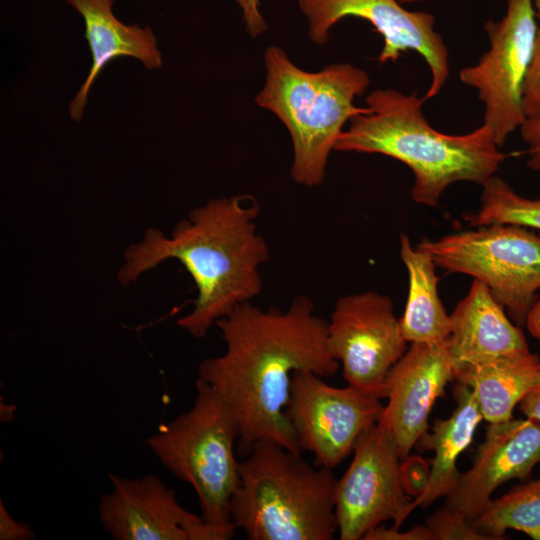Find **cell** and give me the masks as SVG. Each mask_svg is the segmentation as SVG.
I'll use <instances>...</instances> for the list:
<instances>
[{"instance_id":"cell-1","label":"cell","mask_w":540,"mask_h":540,"mask_svg":"<svg viewBox=\"0 0 540 540\" xmlns=\"http://www.w3.org/2000/svg\"><path fill=\"white\" fill-rule=\"evenodd\" d=\"M313 301L295 297L286 310L243 303L217 321L225 343L220 356L202 360L197 379L223 398L237 421V454L246 457L261 440L301 454L286 417L292 375L310 371L323 378L340 368L328 345V320Z\"/></svg>"},{"instance_id":"cell-2","label":"cell","mask_w":540,"mask_h":540,"mask_svg":"<svg viewBox=\"0 0 540 540\" xmlns=\"http://www.w3.org/2000/svg\"><path fill=\"white\" fill-rule=\"evenodd\" d=\"M259 212L250 195L214 198L194 208L170 235L149 228L140 242L125 250L118 280L128 285L169 259L179 261L197 296L193 309L177 324L202 338L218 320L262 291L260 267L270 251L257 231Z\"/></svg>"},{"instance_id":"cell-3","label":"cell","mask_w":540,"mask_h":540,"mask_svg":"<svg viewBox=\"0 0 540 540\" xmlns=\"http://www.w3.org/2000/svg\"><path fill=\"white\" fill-rule=\"evenodd\" d=\"M425 101L417 91H372L366 97L370 111L351 118L334 150L382 154L404 163L414 176L413 200L435 207L454 183L483 185L495 175L506 154L485 123L466 134L437 131L423 114Z\"/></svg>"},{"instance_id":"cell-4","label":"cell","mask_w":540,"mask_h":540,"mask_svg":"<svg viewBox=\"0 0 540 540\" xmlns=\"http://www.w3.org/2000/svg\"><path fill=\"white\" fill-rule=\"evenodd\" d=\"M263 88L255 103L271 111L288 130L293 146L292 180L306 187L320 185L328 158L343 126L370 109L354 105L370 85L368 73L349 63H334L308 72L278 46L264 53Z\"/></svg>"},{"instance_id":"cell-5","label":"cell","mask_w":540,"mask_h":540,"mask_svg":"<svg viewBox=\"0 0 540 540\" xmlns=\"http://www.w3.org/2000/svg\"><path fill=\"white\" fill-rule=\"evenodd\" d=\"M239 462L230 517L249 540H332L338 533L332 469L261 440Z\"/></svg>"},{"instance_id":"cell-6","label":"cell","mask_w":540,"mask_h":540,"mask_svg":"<svg viewBox=\"0 0 540 540\" xmlns=\"http://www.w3.org/2000/svg\"><path fill=\"white\" fill-rule=\"evenodd\" d=\"M240 431L218 392L196 380V397L189 410L159 427L147 445L178 479L190 484L206 523L231 539V499L240 484L236 459Z\"/></svg>"},{"instance_id":"cell-7","label":"cell","mask_w":540,"mask_h":540,"mask_svg":"<svg viewBox=\"0 0 540 540\" xmlns=\"http://www.w3.org/2000/svg\"><path fill=\"white\" fill-rule=\"evenodd\" d=\"M417 247L452 273L482 282L523 326L540 289V234L514 224H491L423 239Z\"/></svg>"},{"instance_id":"cell-8","label":"cell","mask_w":540,"mask_h":540,"mask_svg":"<svg viewBox=\"0 0 540 540\" xmlns=\"http://www.w3.org/2000/svg\"><path fill=\"white\" fill-rule=\"evenodd\" d=\"M484 30L490 48L475 65L462 68L459 78L477 91L483 123L500 147L526 120L523 87L538 30L535 0H507L505 15L486 21Z\"/></svg>"},{"instance_id":"cell-9","label":"cell","mask_w":540,"mask_h":540,"mask_svg":"<svg viewBox=\"0 0 540 540\" xmlns=\"http://www.w3.org/2000/svg\"><path fill=\"white\" fill-rule=\"evenodd\" d=\"M397 444L378 423L358 438L353 458L336 481L335 515L341 540H360L386 521L399 528L411 514Z\"/></svg>"},{"instance_id":"cell-10","label":"cell","mask_w":540,"mask_h":540,"mask_svg":"<svg viewBox=\"0 0 540 540\" xmlns=\"http://www.w3.org/2000/svg\"><path fill=\"white\" fill-rule=\"evenodd\" d=\"M383 407L380 398L356 387H334L313 372L296 371L285 414L301 451L311 452L316 466L333 469L378 422Z\"/></svg>"},{"instance_id":"cell-11","label":"cell","mask_w":540,"mask_h":540,"mask_svg":"<svg viewBox=\"0 0 540 540\" xmlns=\"http://www.w3.org/2000/svg\"><path fill=\"white\" fill-rule=\"evenodd\" d=\"M327 336L348 385L385 399L388 373L408 349L392 300L374 291L340 297Z\"/></svg>"},{"instance_id":"cell-12","label":"cell","mask_w":540,"mask_h":540,"mask_svg":"<svg viewBox=\"0 0 540 540\" xmlns=\"http://www.w3.org/2000/svg\"><path fill=\"white\" fill-rule=\"evenodd\" d=\"M308 22V37L317 45L329 38L331 28L345 17L368 21L383 37L380 63L396 62L403 53L417 52L426 61L431 80L424 99L437 96L449 73V52L435 30V17L425 11H410L398 0H298Z\"/></svg>"},{"instance_id":"cell-13","label":"cell","mask_w":540,"mask_h":540,"mask_svg":"<svg viewBox=\"0 0 540 540\" xmlns=\"http://www.w3.org/2000/svg\"><path fill=\"white\" fill-rule=\"evenodd\" d=\"M112 490L99 502V518L113 540H229L202 516L183 508L158 476L108 475Z\"/></svg>"},{"instance_id":"cell-14","label":"cell","mask_w":540,"mask_h":540,"mask_svg":"<svg viewBox=\"0 0 540 540\" xmlns=\"http://www.w3.org/2000/svg\"><path fill=\"white\" fill-rule=\"evenodd\" d=\"M454 366L445 344L410 343L386 379L387 403L378 420L394 438L401 460L429 431V414Z\"/></svg>"},{"instance_id":"cell-15","label":"cell","mask_w":540,"mask_h":540,"mask_svg":"<svg viewBox=\"0 0 540 540\" xmlns=\"http://www.w3.org/2000/svg\"><path fill=\"white\" fill-rule=\"evenodd\" d=\"M540 463V421L526 417L489 423L473 465L460 472L445 505L473 522L503 483L530 477Z\"/></svg>"},{"instance_id":"cell-16","label":"cell","mask_w":540,"mask_h":540,"mask_svg":"<svg viewBox=\"0 0 540 540\" xmlns=\"http://www.w3.org/2000/svg\"><path fill=\"white\" fill-rule=\"evenodd\" d=\"M81 15L85 25V38L91 52L89 73L69 103V117L82 120L88 95L103 68L118 57H132L145 68L156 70L162 66V55L157 38L149 26L127 25L113 12L115 0H65Z\"/></svg>"},{"instance_id":"cell-17","label":"cell","mask_w":540,"mask_h":540,"mask_svg":"<svg viewBox=\"0 0 540 540\" xmlns=\"http://www.w3.org/2000/svg\"><path fill=\"white\" fill-rule=\"evenodd\" d=\"M446 346L454 370L470 363L528 352L521 329L482 282L473 280L468 294L450 314Z\"/></svg>"},{"instance_id":"cell-18","label":"cell","mask_w":540,"mask_h":540,"mask_svg":"<svg viewBox=\"0 0 540 540\" xmlns=\"http://www.w3.org/2000/svg\"><path fill=\"white\" fill-rule=\"evenodd\" d=\"M456 407L449 418L436 419L429 431L417 442L422 451H432L431 470L411 507H428L438 498L446 497L456 484L460 472L457 460L470 445L483 419L471 389L457 382L453 389Z\"/></svg>"},{"instance_id":"cell-19","label":"cell","mask_w":540,"mask_h":540,"mask_svg":"<svg viewBox=\"0 0 540 540\" xmlns=\"http://www.w3.org/2000/svg\"><path fill=\"white\" fill-rule=\"evenodd\" d=\"M454 378L471 389L483 419L503 422L538 382L540 358L530 351L499 356L463 365Z\"/></svg>"},{"instance_id":"cell-20","label":"cell","mask_w":540,"mask_h":540,"mask_svg":"<svg viewBox=\"0 0 540 540\" xmlns=\"http://www.w3.org/2000/svg\"><path fill=\"white\" fill-rule=\"evenodd\" d=\"M400 257L408 273V297L399 319L408 343L445 344L450 335V315L438 293L436 264L430 254L414 248L407 235L400 236Z\"/></svg>"},{"instance_id":"cell-21","label":"cell","mask_w":540,"mask_h":540,"mask_svg":"<svg viewBox=\"0 0 540 540\" xmlns=\"http://www.w3.org/2000/svg\"><path fill=\"white\" fill-rule=\"evenodd\" d=\"M472 524L496 540L504 539L507 530H517L540 540V478L491 499Z\"/></svg>"},{"instance_id":"cell-22","label":"cell","mask_w":540,"mask_h":540,"mask_svg":"<svg viewBox=\"0 0 540 540\" xmlns=\"http://www.w3.org/2000/svg\"><path fill=\"white\" fill-rule=\"evenodd\" d=\"M482 187L479 209L465 217L471 227L514 224L540 231V199L520 195L496 175Z\"/></svg>"},{"instance_id":"cell-23","label":"cell","mask_w":540,"mask_h":540,"mask_svg":"<svg viewBox=\"0 0 540 540\" xmlns=\"http://www.w3.org/2000/svg\"><path fill=\"white\" fill-rule=\"evenodd\" d=\"M426 526L435 540H496L478 531L465 516L446 505L427 518Z\"/></svg>"},{"instance_id":"cell-24","label":"cell","mask_w":540,"mask_h":540,"mask_svg":"<svg viewBox=\"0 0 540 540\" xmlns=\"http://www.w3.org/2000/svg\"><path fill=\"white\" fill-rule=\"evenodd\" d=\"M538 30L531 63L523 87V110L526 119L540 117V0H535Z\"/></svg>"},{"instance_id":"cell-25","label":"cell","mask_w":540,"mask_h":540,"mask_svg":"<svg viewBox=\"0 0 540 540\" xmlns=\"http://www.w3.org/2000/svg\"><path fill=\"white\" fill-rule=\"evenodd\" d=\"M363 540H435L426 525H418L408 531H399L392 526L387 528L382 524L368 532Z\"/></svg>"},{"instance_id":"cell-26","label":"cell","mask_w":540,"mask_h":540,"mask_svg":"<svg viewBox=\"0 0 540 540\" xmlns=\"http://www.w3.org/2000/svg\"><path fill=\"white\" fill-rule=\"evenodd\" d=\"M519 129L527 145V164L540 174V117L526 119Z\"/></svg>"},{"instance_id":"cell-27","label":"cell","mask_w":540,"mask_h":540,"mask_svg":"<svg viewBox=\"0 0 540 540\" xmlns=\"http://www.w3.org/2000/svg\"><path fill=\"white\" fill-rule=\"evenodd\" d=\"M35 534L24 522L14 519L3 502L0 501V539L1 540H31Z\"/></svg>"},{"instance_id":"cell-28","label":"cell","mask_w":540,"mask_h":540,"mask_svg":"<svg viewBox=\"0 0 540 540\" xmlns=\"http://www.w3.org/2000/svg\"><path fill=\"white\" fill-rule=\"evenodd\" d=\"M242 10L245 29L257 38L267 30V23L260 11V0H235Z\"/></svg>"},{"instance_id":"cell-29","label":"cell","mask_w":540,"mask_h":540,"mask_svg":"<svg viewBox=\"0 0 540 540\" xmlns=\"http://www.w3.org/2000/svg\"><path fill=\"white\" fill-rule=\"evenodd\" d=\"M519 409L526 417L540 421V378L521 400Z\"/></svg>"},{"instance_id":"cell-30","label":"cell","mask_w":540,"mask_h":540,"mask_svg":"<svg viewBox=\"0 0 540 540\" xmlns=\"http://www.w3.org/2000/svg\"><path fill=\"white\" fill-rule=\"evenodd\" d=\"M401 4H406V3H413V2H420V1H425V0H398Z\"/></svg>"}]
</instances>
